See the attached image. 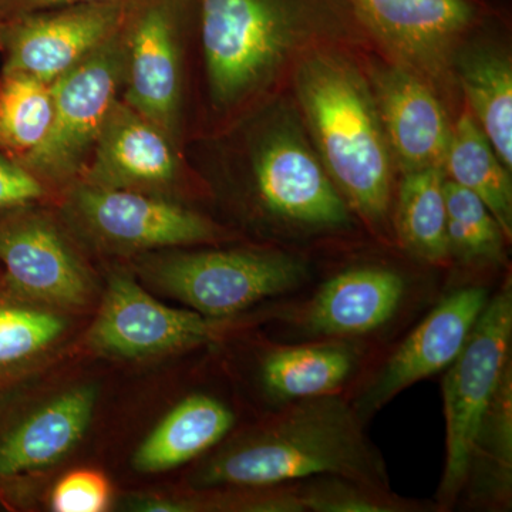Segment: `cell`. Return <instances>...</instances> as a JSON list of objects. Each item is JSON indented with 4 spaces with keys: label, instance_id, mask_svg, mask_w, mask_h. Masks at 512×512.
Listing matches in <instances>:
<instances>
[{
    "label": "cell",
    "instance_id": "6da1fadb",
    "mask_svg": "<svg viewBox=\"0 0 512 512\" xmlns=\"http://www.w3.org/2000/svg\"><path fill=\"white\" fill-rule=\"evenodd\" d=\"M197 13L218 109L254 99L309 46L365 33L343 0H197Z\"/></svg>",
    "mask_w": 512,
    "mask_h": 512
},
{
    "label": "cell",
    "instance_id": "7a4b0ae2",
    "mask_svg": "<svg viewBox=\"0 0 512 512\" xmlns=\"http://www.w3.org/2000/svg\"><path fill=\"white\" fill-rule=\"evenodd\" d=\"M318 476L389 488L383 457L365 436L352 403L339 393L286 403L265 426L212 458L201 481L251 488Z\"/></svg>",
    "mask_w": 512,
    "mask_h": 512
},
{
    "label": "cell",
    "instance_id": "3957f363",
    "mask_svg": "<svg viewBox=\"0 0 512 512\" xmlns=\"http://www.w3.org/2000/svg\"><path fill=\"white\" fill-rule=\"evenodd\" d=\"M299 103L319 158L350 208L383 224L392 205V153L372 86L348 57L313 49L295 72Z\"/></svg>",
    "mask_w": 512,
    "mask_h": 512
},
{
    "label": "cell",
    "instance_id": "277c9868",
    "mask_svg": "<svg viewBox=\"0 0 512 512\" xmlns=\"http://www.w3.org/2000/svg\"><path fill=\"white\" fill-rule=\"evenodd\" d=\"M512 288L508 279L490 296L466 346L443 379L446 466L437 491L439 510L463 494L481 424L505 373L511 369Z\"/></svg>",
    "mask_w": 512,
    "mask_h": 512
},
{
    "label": "cell",
    "instance_id": "5b68a950",
    "mask_svg": "<svg viewBox=\"0 0 512 512\" xmlns=\"http://www.w3.org/2000/svg\"><path fill=\"white\" fill-rule=\"evenodd\" d=\"M360 29L434 89L456 80L460 50L491 18L484 0H343Z\"/></svg>",
    "mask_w": 512,
    "mask_h": 512
},
{
    "label": "cell",
    "instance_id": "8992f818",
    "mask_svg": "<svg viewBox=\"0 0 512 512\" xmlns=\"http://www.w3.org/2000/svg\"><path fill=\"white\" fill-rule=\"evenodd\" d=\"M126 23V22H124ZM126 72L124 26L93 55L50 84L53 120L49 133L20 165L45 185L82 175Z\"/></svg>",
    "mask_w": 512,
    "mask_h": 512
},
{
    "label": "cell",
    "instance_id": "52a82bcc",
    "mask_svg": "<svg viewBox=\"0 0 512 512\" xmlns=\"http://www.w3.org/2000/svg\"><path fill=\"white\" fill-rule=\"evenodd\" d=\"M308 266L271 251H204L174 255L154 266L161 288L210 319L237 315L255 303L298 288Z\"/></svg>",
    "mask_w": 512,
    "mask_h": 512
},
{
    "label": "cell",
    "instance_id": "ba28073f",
    "mask_svg": "<svg viewBox=\"0 0 512 512\" xmlns=\"http://www.w3.org/2000/svg\"><path fill=\"white\" fill-rule=\"evenodd\" d=\"M195 0H131L124 37L123 97L177 144L181 110V46Z\"/></svg>",
    "mask_w": 512,
    "mask_h": 512
},
{
    "label": "cell",
    "instance_id": "9c48e42d",
    "mask_svg": "<svg viewBox=\"0 0 512 512\" xmlns=\"http://www.w3.org/2000/svg\"><path fill=\"white\" fill-rule=\"evenodd\" d=\"M131 0L86 3L26 13L0 23L2 72L52 84L119 33Z\"/></svg>",
    "mask_w": 512,
    "mask_h": 512
},
{
    "label": "cell",
    "instance_id": "30bf717a",
    "mask_svg": "<svg viewBox=\"0 0 512 512\" xmlns=\"http://www.w3.org/2000/svg\"><path fill=\"white\" fill-rule=\"evenodd\" d=\"M254 177L259 200L279 220L319 231L352 222L348 202L325 165L289 124L271 128L259 141Z\"/></svg>",
    "mask_w": 512,
    "mask_h": 512
},
{
    "label": "cell",
    "instance_id": "8fae6325",
    "mask_svg": "<svg viewBox=\"0 0 512 512\" xmlns=\"http://www.w3.org/2000/svg\"><path fill=\"white\" fill-rule=\"evenodd\" d=\"M490 293L467 286L448 293L384 360L357 394L353 409L369 419L413 384L446 370L466 346Z\"/></svg>",
    "mask_w": 512,
    "mask_h": 512
},
{
    "label": "cell",
    "instance_id": "7c38bea8",
    "mask_svg": "<svg viewBox=\"0 0 512 512\" xmlns=\"http://www.w3.org/2000/svg\"><path fill=\"white\" fill-rule=\"evenodd\" d=\"M73 202L80 220L96 237L120 248L181 247L214 241L220 235L207 218L140 191L80 181Z\"/></svg>",
    "mask_w": 512,
    "mask_h": 512
},
{
    "label": "cell",
    "instance_id": "4fadbf2b",
    "mask_svg": "<svg viewBox=\"0 0 512 512\" xmlns=\"http://www.w3.org/2000/svg\"><path fill=\"white\" fill-rule=\"evenodd\" d=\"M218 320L170 308L124 275H114L90 340L110 355L136 357L201 345L214 339Z\"/></svg>",
    "mask_w": 512,
    "mask_h": 512
},
{
    "label": "cell",
    "instance_id": "5bb4252c",
    "mask_svg": "<svg viewBox=\"0 0 512 512\" xmlns=\"http://www.w3.org/2000/svg\"><path fill=\"white\" fill-rule=\"evenodd\" d=\"M25 208L0 211V262L9 284L40 301L84 305L90 282L79 259L49 221Z\"/></svg>",
    "mask_w": 512,
    "mask_h": 512
},
{
    "label": "cell",
    "instance_id": "9a60e30c",
    "mask_svg": "<svg viewBox=\"0 0 512 512\" xmlns=\"http://www.w3.org/2000/svg\"><path fill=\"white\" fill-rule=\"evenodd\" d=\"M370 86L390 153L402 173L443 168L451 127L437 90L397 63L377 67Z\"/></svg>",
    "mask_w": 512,
    "mask_h": 512
},
{
    "label": "cell",
    "instance_id": "2e32d148",
    "mask_svg": "<svg viewBox=\"0 0 512 512\" xmlns=\"http://www.w3.org/2000/svg\"><path fill=\"white\" fill-rule=\"evenodd\" d=\"M178 171L174 141L119 99L107 114L80 177L96 187L144 192L173 184Z\"/></svg>",
    "mask_w": 512,
    "mask_h": 512
},
{
    "label": "cell",
    "instance_id": "e0dca14e",
    "mask_svg": "<svg viewBox=\"0 0 512 512\" xmlns=\"http://www.w3.org/2000/svg\"><path fill=\"white\" fill-rule=\"evenodd\" d=\"M406 281L384 266L346 269L320 286L301 313V328L319 339H352L382 328L396 315Z\"/></svg>",
    "mask_w": 512,
    "mask_h": 512
},
{
    "label": "cell",
    "instance_id": "ac0fdd59",
    "mask_svg": "<svg viewBox=\"0 0 512 512\" xmlns=\"http://www.w3.org/2000/svg\"><path fill=\"white\" fill-rule=\"evenodd\" d=\"M92 387L67 392L32 414L0 441V477L55 464L82 439L92 420Z\"/></svg>",
    "mask_w": 512,
    "mask_h": 512
},
{
    "label": "cell",
    "instance_id": "d6986e66",
    "mask_svg": "<svg viewBox=\"0 0 512 512\" xmlns=\"http://www.w3.org/2000/svg\"><path fill=\"white\" fill-rule=\"evenodd\" d=\"M359 352L346 339H320L272 350L262 362V383L279 402L338 394L355 373Z\"/></svg>",
    "mask_w": 512,
    "mask_h": 512
},
{
    "label": "cell",
    "instance_id": "ffe728a7",
    "mask_svg": "<svg viewBox=\"0 0 512 512\" xmlns=\"http://www.w3.org/2000/svg\"><path fill=\"white\" fill-rule=\"evenodd\" d=\"M234 423L227 404L207 394H192L138 447L134 467L141 473H160L188 463L224 440Z\"/></svg>",
    "mask_w": 512,
    "mask_h": 512
},
{
    "label": "cell",
    "instance_id": "44dd1931",
    "mask_svg": "<svg viewBox=\"0 0 512 512\" xmlns=\"http://www.w3.org/2000/svg\"><path fill=\"white\" fill-rule=\"evenodd\" d=\"M468 45V43H467ZM464 46L454 64V76L478 126L495 153L512 170V66L504 49L478 43Z\"/></svg>",
    "mask_w": 512,
    "mask_h": 512
},
{
    "label": "cell",
    "instance_id": "7402d4cb",
    "mask_svg": "<svg viewBox=\"0 0 512 512\" xmlns=\"http://www.w3.org/2000/svg\"><path fill=\"white\" fill-rule=\"evenodd\" d=\"M443 170L448 180L473 192L487 205L505 237L511 241V171L497 156L468 109L451 127Z\"/></svg>",
    "mask_w": 512,
    "mask_h": 512
},
{
    "label": "cell",
    "instance_id": "603a6c76",
    "mask_svg": "<svg viewBox=\"0 0 512 512\" xmlns=\"http://www.w3.org/2000/svg\"><path fill=\"white\" fill-rule=\"evenodd\" d=\"M443 168L403 174L397 191L394 227L402 247L424 262L450 259Z\"/></svg>",
    "mask_w": 512,
    "mask_h": 512
},
{
    "label": "cell",
    "instance_id": "cb8c5ba5",
    "mask_svg": "<svg viewBox=\"0 0 512 512\" xmlns=\"http://www.w3.org/2000/svg\"><path fill=\"white\" fill-rule=\"evenodd\" d=\"M512 484V367L505 373L478 433L464 491L471 500L505 507Z\"/></svg>",
    "mask_w": 512,
    "mask_h": 512
},
{
    "label": "cell",
    "instance_id": "d4e9b609",
    "mask_svg": "<svg viewBox=\"0 0 512 512\" xmlns=\"http://www.w3.org/2000/svg\"><path fill=\"white\" fill-rule=\"evenodd\" d=\"M53 120L52 86L30 74L0 73V151L20 163L45 141Z\"/></svg>",
    "mask_w": 512,
    "mask_h": 512
},
{
    "label": "cell",
    "instance_id": "484cf974",
    "mask_svg": "<svg viewBox=\"0 0 512 512\" xmlns=\"http://www.w3.org/2000/svg\"><path fill=\"white\" fill-rule=\"evenodd\" d=\"M444 200L450 258L470 266L503 262L508 238L487 205L473 192L447 177L444 180Z\"/></svg>",
    "mask_w": 512,
    "mask_h": 512
},
{
    "label": "cell",
    "instance_id": "4316f807",
    "mask_svg": "<svg viewBox=\"0 0 512 512\" xmlns=\"http://www.w3.org/2000/svg\"><path fill=\"white\" fill-rule=\"evenodd\" d=\"M305 511L313 512H414L417 501L404 500L390 488L373 487L336 476H318L298 481Z\"/></svg>",
    "mask_w": 512,
    "mask_h": 512
},
{
    "label": "cell",
    "instance_id": "83f0119b",
    "mask_svg": "<svg viewBox=\"0 0 512 512\" xmlns=\"http://www.w3.org/2000/svg\"><path fill=\"white\" fill-rule=\"evenodd\" d=\"M63 329V320L52 313L0 308V365L35 355L56 340Z\"/></svg>",
    "mask_w": 512,
    "mask_h": 512
},
{
    "label": "cell",
    "instance_id": "f1b7e54d",
    "mask_svg": "<svg viewBox=\"0 0 512 512\" xmlns=\"http://www.w3.org/2000/svg\"><path fill=\"white\" fill-rule=\"evenodd\" d=\"M110 497V484L103 474L73 471L56 484L52 508L57 512H100L109 507Z\"/></svg>",
    "mask_w": 512,
    "mask_h": 512
},
{
    "label": "cell",
    "instance_id": "f546056e",
    "mask_svg": "<svg viewBox=\"0 0 512 512\" xmlns=\"http://www.w3.org/2000/svg\"><path fill=\"white\" fill-rule=\"evenodd\" d=\"M43 195L45 185L0 151V211L30 205Z\"/></svg>",
    "mask_w": 512,
    "mask_h": 512
},
{
    "label": "cell",
    "instance_id": "4dcf8cb0",
    "mask_svg": "<svg viewBox=\"0 0 512 512\" xmlns=\"http://www.w3.org/2000/svg\"><path fill=\"white\" fill-rule=\"evenodd\" d=\"M99 2H110V0H0V23L15 16L40 12V10Z\"/></svg>",
    "mask_w": 512,
    "mask_h": 512
}]
</instances>
